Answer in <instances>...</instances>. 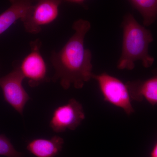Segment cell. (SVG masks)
<instances>
[{
    "mask_svg": "<svg viewBox=\"0 0 157 157\" xmlns=\"http://www.w3.org/2000/svg\"><path fill=\"white\" fill-rule=\"evenodd\" d=\"M91 25L87 21L79 19L74 22L75 33L63 48L52 53L51 61L55 70L52 81L59 80L63 88L67 90L72 85L81 89L92 78V53L84 47L86 35Z\"/></svg>",
    "mask_w": 157,
    "mask_h": 157,
    "instance_id": "6da1fadb",
    "label": "cell"
},
{
    "mask_svg": "<svg viewBox=\"0 0 157 157\" xmlns=\"http://www.w3.org/2000/svg\"><path fill=\"white\" fill-rule=\"evenodd\" d=\"M122 50L117 68L132 70L135 63L141 61L144 67H151L154 58L148 53V46L153 40L150 31L139 24L134 16L128 14L124 17Z\"/></svg>",
    "mask_w": 157,
    "mask_h": 157,
    "instance_id": "7a4b0ae2",
    "label": "cell"
},
{
    "mask_svg": "<svg viewBox=\"0 0 157 157\" xmlns=\"http://www.w3.org/2000/svg\"><path fill=\"white\" fill-rule=\"evenodd\" d=\"M27 14L21 20L25 31L37 34L42 30V26L48 25L56 19L59 7L63 0H36Z\"/></svg>",
    "mask_w": 157,
    "mask_h": 157,
    "instance_id": "3957f363",
    "label": "cell"
},
{
    "mask_svg": "<svg viewBox=\"0 0 157 157\" xmlns=\"http://www.w3.org/2000/svg\"><path fill=\"white\" fill-rule=\"evenodd\" d=\"M92 78L98 82L105 101L121 108L128 115L134 112L126 84L106 73L98 75L94 74Z\"/></svg>",
    "mask_w": 157,
    "mask_h": 157,
    "instance_id": "277c9868",
    "label": "cell"
},
{
    "mask_svg": "<svg viewBox=\"0 0 157 157\" xmlns=\"http://www.w3.org/2000/svg\"><path fill=\"white\" fill-rule=\"evenodd\" d=\"M25 78L20 70L18 63L5 76L0 77V88L5 101L21 115L30 97L22 86Z\"/></svg>",
    "mask_w": 157,
    "mask_h": 157,
    "instance_id": "5b68a950",
    "label": "cell"
},
{
    "mask_svg": "<svg viewBox=\"0 0 157 157\" xmlns=\"http://www.w3.org/2000/svg\"><path fill=\"white\" fill-rule=\"evenodd\" d=\"M31 52L18 64L20 70L25 78L28 79L30 86L35 87L48 81L47 67L40 53L42 42L39 39L30 43Z\"/></svg>",
    "mask_w": 157,
    "mask_h": 157,
    "instance_id": "8992f818",
    "label": "cell"
},
{
    "mask_svg": "<svg viewBox=\"0 0 157 157\" xmlns=\"http://www.w3.org/2000/svg\"><path fill=\"white\" fill-rule=\"evenodd\" d=\"M85 115L82 105L74 99L67 104L59 106L52 113L49 126L56 133L67 130H75L84 119Z\"/></svg>",
    "mask_w": 157,
    "mask_h": 157,
    "instance_id": "52a82bcc",
    "label": "cell"
},
{
    "mask_svg": "<svg viewBox=\"0 0 157 157\" xmlns=\"http://www.w3.org/2000/svg\"><path fill=\"white\" fill-rule=\"evenodd\" d=\"M126 84L132 100L140 102L145 99L152 105L157 104V76L145 81H129Z\"/></svg>",
    "mask_w": 157,
    "mask_h": 157,
    "instance_id": "ba28073f",
    "label": "cell"
},
{
    "mask_svg": "<svg viewBox=\"0 0 157 157\" xmlns=\"http://www.w3.org/2000/svg\"><path fill=\"white\" fill-rule=\"evenodd\" d=\"M11 6L0 14V35L14 24L22 19L33 5V0H9Z\"/></svg>",
    "mask_w": 157,
    "mask_h": 157,
    "instance_id": "9c48e42d",
    "label": "cell"
},
{
    "mask_svg": "<svg viewBox=\"0 0 157 157\" xmlns=\"http://www.w3.org/2000/svg\"><path fill=\"white\" fill-rule=\"evenodd\" d=\"M64 140L58 136L51 139L38 138L31 141L27 148L37 157H55L61 151Z\"/></svg>",
    "mask_w": 157,
    "mask_h": 157,
    "instance_id": "30bf717a",
    "label": "cell"
},
{
    "mask_svg": "<svg viewBox=\"0 0 157 157\" xmlns=\"http://www.w3.org/2000/svg\"><path fill=\"white\" fill-rule=\"evenodd\" d=\"M143 18L144 24L149 26L157 17V0H129Z\"/></svg>",
    "mask_w": 157,
    "mask_h": 157,
    "instance_id": "8fae6325",
    "label": "cell"
},
{
    "mask_svg": "<svg viewBox=\"0 0 157 157\" xmlns=\"http://www.w3.org/2000/svg\"><path fill=\"white\" fill-rule=\"evenodd\" d=\"M0 155L23 157L22 154L16 151L9 138L4 135H0Z\"/></svg>",
    "mask_w": 157,
    "mask_h": 157,
    "instance_id": "7c38bea8",
    "label": "cell"
},
{
    "mask_svg": "<svg viewBox=\"0 0 157 157\" xmlns=\"http://www.w3.org/2000/svg\"><path fill=\"white\" fill-rule=\"evenodd\" d=\"M150 157H157V141L152 149Z\"/></svg>",
    "mask_w": 157,
    "mask_h": 157,
    "instance_id": "4fadbf2b",
    "label": "cell"
},
{
    "mask_svg": "<svg viewBox=\"0 0 157 157\" xmlns=\"http://www.w3.org/2000/svg\"><path fill=\"white\" fill-rule=\"evenodd\" d=\"M63 1H65V2H70L82 4L84 2L85 0H63Z\"/></svg>",
    "mask_w": 157,
    "mask_h": 157,
    "instance_id": "5bb4252c",
    "label": "cell"
},
{
    "mask_svg": "<svg viewBox=\"0 0 157 157\" xmlns=\"http://www.w3.org/2000/svg\"><path fill=\"white\" fill-rule=\"evenodd\" d=\"M33 1H34V0H33Z\"/></svg>",
    "mask_w": 157,
    "mask_h": 157,
    "instance_id": "9a60e30c",
    "label": "cell"
}]
</instances>
